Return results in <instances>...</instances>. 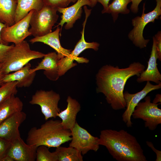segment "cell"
<instances>
[{"label":"cell","mask_w":161,"mask_h":161,"mask_svg":"<svg viewBox=\"0 0 161 161\" xmlns=\"http://www.w3.org/2000/svg\"><path fill=\"white\" fill-rule=\"evenodd\" d=\"M145 69L144 65L135 62L124 68L117 66L104 65L96 75L97 92L104 95L107 103L113 110L124 109L126 103L123 91L127 80L135 75L139 77Z\"/></svg>","instance_id":"1"},{"label":"cell","mask_w":161,"mask_h":161,"mask_svg":"<svg viewBox=\"0 0 161 161\" xmlns=\"http://www.w3.org/2000/svg\"><path fill=\"white\" fill-rule=\"evenodd\" d=\"M99 144L106 147L118 161H147L136 138L123 129H105L100 131Z\"/></svg>","instance_id":"2"},{"label":"cell","mask_w":161,"mask_h":161,"mask_svg":"<svg viewBox=\"0 0 161 161\" xmlns=\"http://www.w3.org/2000/svg\"><path fill=\"white\" fill-rule=\"evenodd\" d=\"M71 139V131L63 127L61 121L52 119L47 120L39 128H31L28 133L26 143L37 147L43 145L57 148Z\"/></svg>","instance_id":"3"},{"label":"cell","mask_w":161,"mask_h":161,"mask_svg":"<svg viewBox=\"0 0 161 161\" xmlns=\"http://www.w3.org/2000/svg\"><path fill=\"white\" fill-rule=\"evenodd\" d=\"M45 54L32 50L25 40L17 45H13L9 50L0 71L4 75L16 71L24 67L30 61L44 57Z\"/></svg>","instance_id":"4"},{"label":"cell","mask_w":161,"mask_h":161,"mask_svg":"<svg viewBox=\"0 0 161 161\" xmlns=\"http://www.w3.org/2000/svg\"><path fill=\"white\" fill-rule=\"evenodd\" d=\"M86 13L85 20L83 24V28L81 32V38L76 45L73 50L72 51L69 55L60 59L58 62V74L60 77L64 75L67 71L77 65L73 61H76L79 63H87L89 60L83 57H79V55L84 50L92 49L97 51L99 49L100 44L97 42H88L84 38V29L87 19L91 13V11L88 9L84 10Z\"/></svg>","instance_id":"5"},{"label":"cell","mask_w":161,"mask_h":161,"mask_svg":"<svg viewBox=\"0 0 161 161\" xmlns=\"http://www.w3.org/2000/svg\"><path fill=\"white\" fill-rule=\"evenodd\" d=\"M57 9L44 5L39 10H34L30 21V32L34 37L45 35L52 32L58 18Z\"/></svg>","instance_id":"6"},{"label":"cell","mask_w":161,"mask_h":161,"mask_svg":"<svg viewBox=\"0 0 161 161\" xmlns=\"http://www.w3.org/2000/svg\"><path fill=\"white\" fill-rule=\"evenodd\" d=\"M156 0V6L154 10L145 13L144 4L141 16H137L132 21L134 27L129 33L128 37L136 47L140 49L146 47L149 41V39H145L143 37V31L145 27L149 23L154 22L161 15V0Z\"/></svg>","instance_id":"7"},{"label":"cell","mask_w":161,"mask_h":161,"mask_svg":"<svg viewBox=\"0 0 161 161\" xmlns=\"http://www.w3.org/2000/svg\"><path fill=\"white\" fill-rule=\"evenodd\" d=\"M144 98L145 101L139 103L131 116L134 119L143 120L145 127L153 131L161 124V109L158 106L160 103H151L150 96H146Z\"/></svg>","instance_id":"8"},{"label":"cell","mask_w":161,"mask_h":161,"mask_svg":"<svg viewBox=\"0 0 161 161\" xmlns=\"http://www.w3.org/2000/svg\"><path fill=\"white\" fill-rule=\"evenodd\" d=\"M60 99V95L53 90H37L32 95L29 103L39 106L41 113L46 120L51 118H55L60 112L58 104Z\"/></svg>","instance_id":"9"},{"label":"cell","mask_w":161,"mask_h":161,"mask_svg":"<svg viewBox=\"0 0 161 161\" xmlns=\"http://www.w3.org/2000/svg\"><path fill=\"white\" fill-rule=\"evenodd\" d=\"M71 131L72 139L69 146L76 148L83 155L90 150L98 151L100 146L99 138L92 135L77 122Z\"/></svg>","instance_id":"10"},{"label":"cell","mask_w":161,"mask_h":161,"mask_svg":"<svg viewBox=\"0 0 161 161\" xmlns=\"http://www.w3.org/2000/svg\"><path fill=\"white\" fill-rule=\"evenodd\" d=\"M34 10L30 11L25 17L13 25L4 27L1 32V40L7 44L12 42L17 45L31 35L29 28L30 18Z\"/></svg>","instance_id":"11"},{"label":"cell","mask_w":161,"mask_h":161,"mask_svg":"<svg viewBox=\"0 0 161 161\" xmlns=\"http://www.w3.org/2000/svg\"><path fill=\"white\" fill-rule=\"evenodd\" d=\"M161 88V83L154 85L148 81L144 88L139 92L135 94H130L127 91L124 92L123 97L126 103V109L122 114V118L127 127H130L132 126V123L131 120L132 114L139 103L149 93Z\"/></svg>","instance_id":"12"},{"label":"cell","mask_w":161,"mask_h":161,"mask_svg":"<svg viewBox=\"0 0 161 161\" xmlns=\"http://www.w3.org/2000/svg\"><path fill=\"white\" fill-rule=\"evenodd\" d=\"M26 114L21 111L16 113L0 123V137L11 142L21 136L19 128L26 118Z\"/></svg>","instance_id":"13"},{"label":"cell","mask_w":161,"mask_h":161,"mask_svg":"<svg viewBox=\"0 0 161 161\" xmlns=\"http://www.w3.org/2000/svg\"><path fill=\"white\" fill-rule=\"evenodd\" d=\"M11 142L6 154L11 157L14 161L35 160L37 147L25 143L21 136Z\"/></svg>","instance_id":"14"},{"label":"cell","mask_w":161,"mask_h":161,"mask_svg":"<svg viewBox=\"0 0 161 161\" xmlns=\"http://www.w3.org/2000/svg\"><path fill=\"white\" fill-rule=\"evenodd\" d=\"M88 5L91 7L89 0H77L75 3L71 6L64 8H59L57 11L62 14L61 20L57 26L62 27L66 23V29L72 28L76 21L80 18L82 13V7Z\"/></svg>","instance_id":"15"},{"label":"cell","mask_w":161,"mask_h":161,"mask_svg":"<svg viewBox=\"0 0 161 161\" xmlns=\"http://www.w3.org/2000/svg\"><path fill=\"white\" fill-rule=\"evenodd\" d=\"M56 52H50L45 54L44 58L34 68L31 69V72H36L44 70V74L49 80L55 81L60 77L58 74V62L59 60Z\"/></svg>","instance_id":"16"},{"label":"cell","mask_w":161,"mask_h":161,"mask_svg":"<svg viewBox=\"0 0 161 161\" xmlns=\"http://www.w3.org/2000/svg\"><path fill=\"white\" fill-rule=\"evenodd\" d=\"M153 43L151 54L146 69L144 71L137 80L138 83L145 81H152L158 84L161 83V74L157 67L158 57L156 52L155 38L153 37Z\"/></svg>","instance_id":"17"},{"label":"cell","mask_w":161,"mask_h":161,"mask_svg":"<svg viewBox=\"0 0 161 161\" xmlns=\"http://www.w3.org/2000/svg\"><path fill=\"white\" fill-rule=\"evenodd\" d=\"M31 65L28 63L20 69L14 72L5 74L3 78V82H17V87H28L32 84L36 75V72H31Z\"/></svg>","instance_id":"18"},{"label":"cell","mask_w":161,"mask_h":161,"mask_svg":"<svg viewBox=\"0 0 161 161\" xmlns=\"http://www.w3.org/2000/svg\"><path fill=\"white\" fill-rule=\"evenodd\" d=\"M66 102V108L60 111L58 114L57 117L61 119V123L63 127L71 131L76 122L77 115L80 110L81 106L76 100L69 96H68Z\"/></svg>","instance_id":"19"},{"label":"cell","mask_w":161,"mask_h":161,"mask_svg":"<svg viewBox=\"0 0 161 161\" xmlns=\"http://www.w3.org/2000/svg\"><path fill=\"white\" fill-rule=\"evenodd\" d=\"M60 31V28L58 27L54 31L43 36L34 37L29 41L32 44L40 42L48 45L56 51L60 59L69 56L72 51L63 48L61 45L59 39Z\"/></svg>","instance_id":"20"},{"label":"cell","mask_w":161,"mask_h":161,"mask_svg":"<svg viewBox=\"0 0 161 161\" xmlns=\"http://www.w3.org/2000/svg\"><path fill=\"white\" fill-rule=\"evenodd\" d=\"M15 95H10L0 103V123L12 114L22 111L23 103Z\"/></svg>","instance_id":"21"},{"label":"cell","mask_w":161,"mask_h":161,"mask_svg":"<svg viewBox=\"0 0 161 161\" xmlns=\"http://www.w3.org/2000/svg\"><path fill=\"white\" fill-rule=\"evenodd\" d=\"M17 2L15 23L25 17L30 11L40 10L44 6L42 0H17Z\"/></svg>","instance_id":"22"},{"label":"cell","mask_w":161,"mask_h":161,"mask_svg":"<svg viewBox=\"0 0 161 161\" xmlns=\"http://www.w3.org/2000/svg\"><path fill=\"white\" fill-rule=\"evenodd\" d=\"M17 0H0V22L6 26L15 23Z\"/></svg>","instance_id":"23"},{"label":"cell","mask_w":161,"mask_h":161,"mask_svg":"<svg viewBox=\"0 0 161 161\" xmlns=\"http://www.w3.org/2000/svg\"><path fill=\"white\" fill-rule=\"evenodd\" d=\"M58 157V161H83L81 153L71 146L68 147L59 146L55 151Z\"/></svg>","instance_id":"24"},{"label":"cell","mask_w":161,"mask_h":161,"mask_svg":"<svg viewBox=\"0 0 161 161\" xmlns=\"http://www.w3.org/2000/svg\"><path fill=\"white\" fill-rule=\"evenodd\" d=\"M131 0H113L108 5L106 13H111L114 21L117 19L119 13L127 14L129 13V10L127 6Z\"/></svg>","instance_id":"25"},{"label":"cell","mask_w":161,"mask_h":161,"mask_svg":"<svg viewBox=\"0 0 161 161\" xmlns=\"http://www.w3.org/2000/svg\"><path fill=\"white\" fill-rule=\"evenodd\" d=\"M36 161H58L55 151L50 152L49 148L44 145L38 146L36 150Z\"/></svg>","instance_id":"26"},{"label":"cell","mask_w":161,"mask_h":161,"mask_svg":"<svg viewBox=\"0 0 161 161\" xmlns=\"http://www.w3.org/2000/svg\"><path fill=\"white\" fill-rule=\"evenodd\" d=\"M16 81L3 83L0 86V103L10 95H16L17 92Z\"/></svg>","instance_id":"27"},{"label":"cell","mask_w":161,"mask_h":161,"mask_svg":"<svg viewBox=\"0 0 161 161\" xmlns=\"http://www.w3.org/2000/svg\"><path fill=\"white\" fill-rule=\"evenodd\" d=\"M44 5L58 9L64 8L70 3L68 0H42Z\"/></svg>","instance_id":"28"},{"label":"cell","mask_w":161,"mask_h":161,"mask_svg":"<svg viewBox=\"0 0 161 161\" xmlns=\"http://www.w3.org/2000/svg\"><path fill=\"white\" fill-rule=\"evenodd\" d=\"M11 142L0 137V160L6 154Z\"/></svg>","instance_id":"29"},{"label":"cell","mask_w":161,"mask_h":161,"mask_svg":"<svg viewBox=\"0 0 161 161\" xmlns=\"http://www.w3.org/2000/svg\"><path fill=\"white\" fill-rule=\"evenodd\" d=\"M156 42V52L158 59L161 61V32H158L154 37Z\"/></svg>","instance_id":"30"},{"label":"cell","mask_w":161,"mask_h":161,"mask_svg":"<svg viewBox=\"0 0 161 161\" xmlns=\"http://www.w3.org/2000/svg\"><path fill=\"white\" fill-rule=\"evenodd\" d=\"M13 45H8L0 43V63H3L8 52Z\"/></svg>","instance_id":"31"},{"label":"cell","mask_w":161,"mask_h":161,"mask_svg":"<svg viewBox=\"0 0 161 161\" xmlns=\"http://www.w3.org/2000/svg\"><path fill=\"white\" fill-rule=\"evenodd\" d=\"M146 143L147 145L155 153L156 155V159L155 161H160L161 160V151L156 149L153 143L151 142L147 141H146Z\"/></svg>","instance_id":"32"},{"label":"cell","mask_w":161,"mask_h":161,"mask_svg":"<svg viewBox=\"0 0 161 161\" xmlns=\"http://www.w3.org/2000/svg\"><path fill=\"white\" fill-rule=\"evenodd\" d=\"M142 0H131L132 4L130 9L133 13H137L138 10V6Z\"/></svg>","instance_id":"33"},{"label":"cell","mask_w":161,"mask_h":161,"mask_svg":"<svg viewBox=\"0 0 161 161\" xmlns=\"http://www.w3.org/2000/svg\"><path fill=\"white\" fill-rule=\"evenodd\" d=\"M110 0H98L97 2L101 3L103 6V9L102 11V13H106Z\"/></svg>","instance_id":"34"},{"label":"cell","mask_w":161,"mask_h":161,"mask_svg":"<svg viewBox=\"0 0 161 161\" xmlns=\"http://www.w3.org/2000/svg\"><path fill=\"white\" fill-rule=\"evenodd\" d=\"M0 161H14V160L9 156L6 154L0 160Z\"/></svg>","instance_id":"35"},{"label":"cell","mask_w":161,"mask_h":161,"mask_svg":"<svg viewBox=\"0 0 161 161\" xmlns=\"http://www.w3.org/2000/svg\"><path fill=\"white\" fill-rule=\"evenodd\" d=\"M161 102V95L160 94H157L154 99L153 103H158Z\"/></svg>","instance_id":"36"},{"label":"cell","mask_w":161,"mask_h":161,"mask_svg":"<svg viewBox=\"0 0 161 161\" xmlns=\"http://www.w3.org/2000/svg\"><path fill=\"white\" fill-rule=\"evenodd\" d=\"M6 25L4 24L1 23L0 22V43L1 44H3L5 45H8L7 44H6L1 39V32L2 30V29Z\"/></svg>","instance_id":"37"},{"label":"cell","mask_w":161,"mask_h":161,"mask_svg":"<svg viewBox=\"0 0 161 161\" xmlns=\"http://www.w3.org/2000/svg\"><path fill=\"white\" fill-rule=\"evenodd\" d=\"M89 1L91 3V7H93L97 4L98 0H89Z\"/></svg>","instance_id":"38"},{"label":"cell","mask_w":161,"mask_h":161,"mask_svg":"<svg viewBox=\"0 0 161 161\" xmlns=\"http://www.w3.org/2000/svg\"><path fill=\"white\" fill-rule=\"evenodd\" d=\"M4 75L3 74L1 71H0V85H1L3 83V78L4 76Z\"/></svg>","instance_id":"39"},{"label":"cell","mask_w":161,"mask_h":161,"mask_svg":"<svg viewBox=\"0 0 161 161\" xmlns=\"http://www.w3.org/2000/svg\"><path fill=\"white\" fill-rule=\"evenodd\" d=\"M69 2L70 3L71 2H76L77 0H68Z\"/></svg>","instance_id":"40"},{"label":"cell","mask_w":161,"mask_h":161,"mask_svg":"<svg viewBox=\"0 0 161 161\" xmlns=\"http://www.w3.org/2000/svg\"><path fill=\"white\" fill-rule=\"evenodd\" d=\"M2 65V63H0V69H1Z\"/></svg>","instance_id":"41"}]
</instances>
